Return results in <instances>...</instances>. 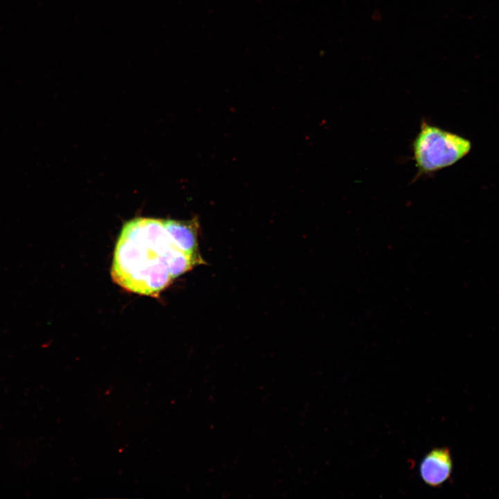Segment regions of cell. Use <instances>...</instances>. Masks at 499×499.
Instances as JSON below:
<instances>
[{
	"mask_svg": "<svg viewBox=\"0 0 499 499\" xmlns=\"http://www.w3.org/2000/svg\"><path fill=\"white\" fill-rule=\"evenodd\" d=\"M165 221L175 245L182 251L201 259L198 241L200 227L198 218H193L188 221L175 220H165Z\"/></svg>",
	"mask_w": 499,
	"mask_h": 499,
	"instance_id": "obj_4",
	"label": "cell"
},
{
	"mask_svg": "<svg viewBox=\"0 0 499 499\" xmlns=\"http://www.w3.org/2000/svg\"><path fill=\"white\" fill-rule=\"evenodd\" d=\"M204 263L175 245L165 220L139 217L122 227L111 275L130 292L156 297L174 279Z\"/></svg>",
	"mask_w": 499,
	"mask_h": 499,
	"instance_id": "obj_1",
	"label": "cell"
},
{
	"mask_svg": "<svg viewBox=\"0 0 499 499\" xmlns=\"http://www.w3.org/2000/svg\"><path fill=\"white\" fill-rule=\"evenodd\" d=\"M412 146L419 172L428 173L454 164L469 152L471 145L462 137L423 123Z\"/></svg>",
	"mask_w": 499,
	"mask_h": 499,
	"instance_id": "obj_2",
	"label": "cell"
},
{
	"mask_svg": "<svg viewBox=\"0 0 499 499\" xmlns=\"http://www.w3.org/2000/svg\"><path fill=\"white\" fill-rule=\"evenodd\" d=\"M453 471V459L448 448H435L430 450L419 464L422 481L430 487H439L447 482Z\"/></svg>",
	"mask_w": 499,
	"mask_h": 499,
	"instance_id": "obj_3",
	"label": "cell"
}]
</instances>
